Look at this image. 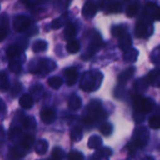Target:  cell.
Returning a JSON list of instances; mask_svg holds the SVG:
<instances>
[{
    "mask_svg": "<svg viewBox=\"0 0 160 160\" xmlns=\"http://www.w3.org/2000/svg\"><path fill=\"white\" fill-rule=\"evenodd\" d=\"M103 80V74L97 71L86 72L80 80V88L85 92H94L99 89Z\"/></svg>",
    "mask_w": 160,
    "mask_h": 160,
    "instance_id": "6da1fadb",
    "label": "cell"
},
{
    "mask_svg": "<svg viewBox=\"0 0 160 160\" xmlns=\"http://www.w3.org/2000/svg\"><path fill=\"white\" fill-rule=\"evenodd\" d=\"M88 116L86 118L87 122H93L94 121L103 120L107 117L106 111L102 108L101 103L97 100L92 101L87 108Z\"/></svg>",
    "mask_w": 160,
    "mask_h": 160,
    "instance_id": "7a4b0ae2",
    "label": "cell"
},
{
    "mask_svg": "<svg viewBox=\"0 0 160 160\" xmlns=\"http://www.w3.org/2000/svg\"><path fill=\"white\" fill-rule=\"evenodd\" d=\"M150 138L149 131L146 127H138L136 129L134 136H133V142L132 145L135 148H140L145 146Z\"/></svg>",
    "mask_w": 160,
    "mask_h": 160,
    "instance_id": "3957f363",
    "label": "cell"
},
{
    "mask_svg": "<svg viewBox=\"0 0 160 160\" xmlns=\"http://www.w3.org/2000/svg\"><path fill=\"white\" fill-rule=\"evenodd\" d=\"M133 105L138 111H141L143 113L151 111L154 107L153 101H152L151 99L142 97V96L135 97L133 101Z\"/></svg>",
    "mask_w": 160,
    "mask_h": 160,
    "instance_id": "277c9868",
    "label": "cell"
},
{
    "mask_svg": "<svg viewBox=\"0 0 160 160\" xmlns=\"http://www.w3.org/2000/svg\"><path fill=\"white\" fill-rule=\"evenodd\" d=\"M31 23L32 21L30 18L25 15H19L13 21V28L17 32H23L31 26Z\"/></svg>",
    "mask_w": 160,
    "mask_h": 160,
    "instance_id": "5b68a950",
    "label": "cell"
},
{
    "mask_svg": "<svg viewBox=\"0 0 160 160\" xmlns=\"http://www.w3.org/2000/svg\"><path fill=\"white\" fill-rule=\"evenodd\" d=\"M54 67H55V64L52 62V60L45 59V58L41 59L33 72L40 73V74H45V73H48L50 71H52Z\"/></svg>",
    "mask_w": 160,
    "mask_h": 160,
    "instance_id": "8992f818",
    "label": "cell"
},
{
    "mask_svg": "<svg viewBox=\"0 0 160 160\" xmlns=\"http://www.w3.org/2000/svg\"><path fill=\"white\" fill-rule=\"evenodd\" d=\"M97 12V6L95 5L94 2L92 1H88L83 7L82 10V14L86 18H92Z\"/></svg>",
    "mask_w": 160,
    "mask_h": 160,
    "instance_id": "52a82bcc",
    "label": "cell"
},
{
    "mask_svg": "<svg viewBox=\"0 0 160 160\" xmlns=\"http://www.w3.org/2000/svg\"><path fill=\"white\" fill-rule=\"evenodd\" d=\"M41 120L45 124H50L56 120V113L50 108H44L41 111Z\"/></svg>",
    "mask_w": 160,
    "mask_h": 160,
    "instance_id": "ba28073f",
    "label": "cell"
},
{
    "mask_svg": "<svg viewBox=\"0 0 160 160\" xmlns=\"http://www.w3.org/2000/svg\"><path fill=\"white\" fill-rule=\"evenodd\" d=\"M64 75H65V79H66V83L68 86H72L75 84V82L77 81V72L75 69L73 68H68L65 70L64 72Z\"/></svg>",
    "mask_w": 160,
    "mask_h": 160,
    "instance_id": "9c48e42d",
    "label": "cell"
},
{
    "mask_svg": "<svg viewBox=\"0 0 160 160\" xmlns=\"http://www.w3.org/2000/svg\"><path fill=\"white\" fill-rule=\"evenodd\" d=\"M119 46L123 52L132 48V39L127 33H124L123 35L119 37Z\"/></svg>",
    "mask_w": 160,
    "mask_h": 160,
    "instance_id": "30bf717a",
    "label": "cell"
},
{
    "mask_svg": "<svg viewBox=\"0 0 160 160\" xmlns=\"http://www.w3.org/2000/svg\"><path fill=\"white\" fill-rule=\"evenodd\" d=\"M48 147H49V144L46 139H40L36 142L34 149H35L36 153L40 155H43L48 151Z\"/></svg>",
    "mask_w": 160,
    "mask_h": 160,
    "instance_id": "8fae6325",
    "label": "cell"
},
{
    "mask_svg": "<svg viewBox=\"0 0 160 160\" xmlns=\"http://www.w3.org/2000/svg\"><path fill=\"white\" fill-rule=\"evenodd\" d=\"M134 72H135V68H134V67H129V68H127L126 70H124L123 72H122L120 73L119 78H118L119 82H120L121 84L126 83V82L128 81V80L133 76Z\"/></svg>",
    "mask_w": 160,
    "mask_h": 160,
    "instance_id": "7c38bea8",
    "label": "cell"
},
{
    "mask_svg": "<svg viewBox=\"0 0 160 160\" xmlns=\"http://www.w3.org/2000/svg\"><path fill=\"white\" fill-rule=\"evenodd\" d=\"M100 46H101V39H100V37H97V38H95V40L90 44V46H89V49H88V51H87V56L85 57V58H91V57H92L96 52H97V50L100 48Z\"/></svg>",
    "mask_w": 160,
    "mask_h": 160,
    "instance_id": "4fadbf2b",
    "label": "cell"
},
{
    "mask_svg": "<svg viewBox=\"0 0 160 160\" xmlns=\"http://www.w3.org/2000/svg\"><path fill=\"white\" fill-rule=\"evenodd\" d=\"M146 11L149 12L152 18L156 21H160V8L153 3H148L146 6Z\"/></svg>",
    "mask_w": 160,
    "mask_h": 160,
    "instance_id": "5bb4252c",
    "label": "cell"
},
{
    "mask_svg": "<svg viewBox=\"0 0 160 160\" xmlns=\"http://www.w3.org/2000/svg\"><path fill=\"white\" fill-rule=\"evenodd\" d=\"M102 144H103L102 138L97 135H93L90 137L88 140V147L90 149H98L102 146Z\"/></svg>",
    "mask_w": 160,
    "mask_h": 160,
    "instance_id": "9a60e30c",
    "label": "cell"
},
{
    "mask_svg": "<svg viewBox=\"0 0 160 160\" xmlns=\"http://www.w3.org/2000/svg\"><path fill=\"white\" fill-rule=\"evenodd\" d=\"M68 106H69V108L71 110H77L81 108L82 106V102H81V99H80L77 95H72L69 99V102H68Z\"/></svg>",
    "mask_w": 160,
    "mask_h": 160,
    "instance_id": "2e32d148",
    "label": "cell"
},
{
    "mask_svg": "<svg viewBox=\"0 0 160 160\" xmlns=\"http://www.w3.org/2000/svg\"><path fill=\"white\" fill-rule=\"evenodd\" d=\"M19 104L20 106L23 108H26V109H29L32 108L33 104H34V101H33V98L28 95V94H24L20 100H19Z\"/></svg>",
    "mask_w": 160,
    "mask_h": 160,
    "instance_id": "e0dca14e",
    "label": "cell"
},
{
    "mask_svg": "<svg viewBox=\"0 0 160 160\" xmlns=\"http://www.w3.org/2000/svg\"><path fill=\"white\" fill-rule=\"evenodd\" d=\"M10 89V81L6 72H0V90L6 92Z\"/></svg>",
    "mask_w": 160,
    "mask_h": 160,
    "instance_id": "ac0fdd59",
    "label": "cell"
},
{
    "mask_svg": "<svg viewBox=\"0 0 160 160\" xmlns=\"http://www.w3.org/2000/svg\"><path fill=\"white\" fill-rule=\"evenodd\" d=\"M148 30L147 24L144 21H138L136 26V35L139 38H143L146 36Z\"/></svg>",
    "mask_w": 160,
    "mask_h": 160,
    "instance_id": "d6986e66",
    "label": "cell"
},
{
    "mask_svg": "<svg viewBox=\"0 0 160 160\" xmlns=\"http://www.w3.org/2000/svg\"><path fill=\"white\" fill-rule=\"evenodd\" d=\"M138 57V51L135 48H130L129 50L124 52L123 59L127 62H135Z\"/></svg>",
    "mask_w": 160,
    "mask_h": 160,
    "instance_id": "ffe728a7",
    "label": "cell"
},
{
    "mask_svg": "<svg viewBox=\"0 0 160 160\" xmlns=\"http://www.w3.org/2000/svg\"><path fill=\"white\" fill-rule=\"evenodd\" d=\"M83 138V130L81 127L75 126L71 130V139L74 142H78Z\"/></svg>",
    "mask_w": 160,
    "mask_h": 160,
    "instance_id": "44dd1931",
    "label": "cell"
},
{
    "mask_svg": "<svg viewBox=\"0 0 160 160\" xmlns=\"http://www.w3.org/2000/svg\"><path fill=\"white\" fill-rule=\"evenodd\" d=\"M34 136L32 135H26L25 137L22 138L21 141H20V145H22L25 149H27L28 151H29V149L34 145Z\"/></svg>",
    "mask_w": 160,
    "mask_h": 160,
    "instance_id": "7402d4cb",
    "label": "cell"
},
{
    "mask_svg": "<svg viewBox=\"0 0 160 160\" xmlns=\"http://www.w3.org/2000/svg\"><path fill=\"white\" fill-rule=\"evenodd\" d=\"M47 82H48V85L52 89H54V90H58L61 87L62 83H63L62 79L60 77H58V76H52V77H50L48 79Z\"/></svg>",
    "mask_w": 160,
    "mask_h": 160,
    "instance_id": "603a6c76",
    "label": "cell"
},
{
    "mask_svg": "<svg viewBox=\"0 0 160 160\" xmlns=\"http://www.w3.org/2000/svg\"><path fill=\"white\" fill-rule=\"evenodd\" d=\"M76 34V28L72 24H68L64 30V37L66 40H72Z\"/></svg>",
    "mask_w": 160,
    "mask_h": 160,
    "instance_id": "cb8c5ba5",
    "label": "cell"
},
{
    "mask_svg": "<svg viewBox=\"0 0 160 160\" xmlns=\"http://www.w3.org/2000/svg\"><path fill=\"white\" fill-rule=\"evenodd\" d=\"M47 49V42L45 41H42V40H39V41H36L34 43H33V47H32V50L35 52V53H40V52H43Z\"/></svg>",
    "mask_w": 160,
    "mask_h": 160,
    "instance_id": "d4e9b609",
    "label": "cell"
},
{
    "mask_svg": "<svg viewBox=\"0 0 160 160\" xmlns=\"http://www.w3.org/2000/svg\"><path fill=\"white\" fill-rule=\"evenodd\" d=\"M66 49L69 53L74 54L79 51L80 49V43L77 41H70L66 46Z\"/></svg>",
    "mask_w": 160,
    "mask_h": 160,
    "instance_id": "484cf974",
    "label": "cell"
},
{
    "mask_svg": "<svg viewBox=\"0 0 160 160\" xmlns=\"http://www.w3.org/2000/svg\"><path fill=\"white\" fill-rule=\"evenodd\" d=\"M19 54H20V48L17 45H11L7 49V56L12 59L17 58Z\"/></svg>",
    "mask_w": 160,
    "mask_h": 160,
    "instance_id": "4316f807",
    "label": "cell"
},
{
    "mask_svg": "<svg viewBox=\"0 0 160 160\" xmlns=\"http://www.w3.org/2000/svg\"><path fill=\"white\" fill-rule=\"evenodd\" d=\"M160 80V69L159 70H155V71H152L151 72L148 76H147V80H148V82L149 83H155L157 82V80Z\"/></svg>",
    "mask_w": 160,
    "mask_h": 160,
    "instance_id": "83f0119b",
    "label": "cell"
},
{
    "mask_svg": "<svg viewBox=\"0 0 160 160\" xmlns=\"http://www.w3.org/2000/svg\"><path fill=\"white\" fill-rule=\"evenodd\" d=\"M100 131H101V133H102L103 135H105V136H109V135H111V133H112V131H113V126H112V124L109 123V122H105V123H103V124L101 125Z\"/></svg>",
    "mask_w": 160,
    "mask_h": 160,
    "instance_id": "f1b7e54d",
    "label": "cell"
},
{
    "mask_svg": "<svg viewBox=\"0 0 160 160\" xmlns=\"http://www.w3.org/2000/svg\"><path fill=\"white\" fill-rule=\"evenodd\" d=\"M64 155H65L64 151L59 147H56L52 151V156L55 160H61L64 157Z\"/></svg>",
    "mask_w": 160,
    "mask_h": 160,
    "instance_id": "f546056e",
    "label": "cell"
},
{
    "mask_svg": "<svg viewBox=\"0 0 160 160\" xmlns=\"http://www.w3.org/2000/svg\"><path fill=\"white\" fill-rule=\"evenodd\" d=\"M149 125L152 129H159L160 128V117L152 116L149 120Z\"/></svg>",
    "mask_w": 160,
    "mask_h": 160,
    "instance_id": "4dcf8cb0",
    "label": "cell"
},
{
    "mask_svg": "<svg viewBox=\"0 0 160 160\" xmlns=\"http://www.w3.org/2000/svg\"><path fill=\"white\" fill-rule=\"evenodd\" d=\"M125 31H126V29H125L124 26H117L112 28V35L119 38L122 35H123L124 33H126Z\"/></svg>",
    "mask_w": 160,
    "mask_h": 160,
    "instance_id": "1f68e13d",
    "label": "cell"
},
{
    "mask_svg": "<svg viewBox=\"0 0 160 160\" xmlns=\"http://www.w3.org/2000/svg\"><path fill=\"white\" fill-rule=\"evenodd\" d=\"M69 160H84L83 153L78 151H72L68 155Z\"/></svg>",
    "mask_w": 160,
    "mask_h": 160,
    "instance_id": "d6a6232c",
    "label": "cell"
},
{
    "mask_svg": "<svg viewBox=\"0 0 160 160\" xmlns=\"http://www.w3.org/2000/svg\"><path fill=\"white\" fill-rule=\"evenodd\" d=\"M21 135V129L17 126L12 127L10 132H9V137L12 140L16 139L17 138H19V136Z\"/></svg>",
    "mask_w": 160,
    "mask_h": 160,
    "instance_id": "836d02e7",
    "label": "cell"
},
{
    "mask_svg": "<svg viewBox=\"0 0 160 160\" xmlns=\"http://www.w3.org/2000/svg\"><path fill=\"white\" fill-rule=\"evenodd\" d=\"M23 126L25 128H33L36 126V122L32 117H26L23 120Z\"/></svg>",
    "mask_w": 160,
    "mask_h": 160,
    "instance_id": "e575fe53",
    "label": "cell"
},
{
    "mask_svg": "<svg viewBox=\"0 0 160 160\" xmlns=\"http://www.w3.org/2000/svg\"><path fill=\"white\" fill-rule=\"evenodd\" d=\"M9 68H10V70L12 71V72H15V73H19L20 72H21V70H22V66H21V64L19 63V62H17V61H11L10 62V64H9Z\"/></svg>",
    "mask_w": 160,
    "mask_h": 160,
    "instance_id": "d590c367",
    "label": "cell"
},
{
    "mask_svg": "<svg viewBox=\"0 0 160 160\" xmlns=\"http://www.w3.org/2000/svg\"><path fill=\"white\" fill-rule=\"evenodd\" d=\"M137 12H138V6L137 5H130L126 9V15L128 17H133L136 15Z\"/></svg>",
    "mask_w": 160,
    "mask_h": 160,
    "instance_id": "8d00e7d4",
    "label": "cell"
},
{
    "mask_svg": "<svg viewBox=\"0 0 160 160\" xmlns=\"http://www.w3.org/2000/svg\"><path fill=\"white\" fill-rule=\"evenodd\" d=\"M134 120H135V122H138V123L142 122L145 120V115H144V113L141 112V111H138V110H137V112L134 114Z\"/></svg>",
    "mask_w": 160,
    "mask_h": 160,
    "instance_id": "74e56055",
    "label": "cell"
},
{
    "mask_svg": "<svg viewBox=\"0 0 160 160\" xmlns=\"http://www.w3.org/2000/svg\"><path fill=\"white\" fill-rule=\"evenodd\" d=\"M8 27L6 26H1L0 27V42L2 41H4V39L7 37V34H8Z\"/></svg>",
    "mask_w": 160,
    "mask_h": 160,
    "instance_id": "f35d334b",
    "label": "cell"
},
{
    "mask_svg": "<svg viewBox=\"0 0 160 160\" xmlns=\"http://www.w3.org/2000/svg\"><path fill=\"white\" fill-rule=\"evenodd\" d=\"M62 25H63L62 20L60 18H58V19H55L52 22V25L51 26H52V28L53 29H58V28H60L62 27Z\"/></svg>",
    "mask_w": 160,
    "mask_h": 160,
    "instance_id": "ab89813d",
    "label": "cell"
},
{
    "mask_svg": "<svg viewBox=\"0 0 160 160\" xmlns=\"http://www.w3.org/2000/svg\"><path fill=\"white\" fill-rule=\"evenodd\" d=\"M110 11L111 12H119L121 11V5L118 2H114L110 6Z\"/></svg>",
    "mask_w": 160,
    "mask_h": 160,
    "instance_id": "60d3db41",
    "label": "cell"
},
{
    "mask_svg": "<svg viewBox=\"0 0 160 160\" xmlns=\"http://www.w3.org/2000/svg\"><path fill=\"white\" fill-rule=\"evenodd\" d=\"M103 157H104V156H103L101 151H98V152H96L93 154V156L92 157V160H102Z\"/></svg>",
    "mask_w": 160,
    "mask_h": 160,
    "instance_id": "b9f144b4",
    "label": "cell"
},
{
    "mask_svg": "<svg viewBox=\"0 0 160 160\" xmlns=\"http://www.w3.org/2000/svg\"><path fill=\"white\" fill-rule=\"evenodd\" d=\"M21 89H22V87L20 86V85H16L15 86V88H13V92H12V94L14 95V96H16L18 93H19V92L21 91Z\"/></svg>",
    "mask_w": 160,
    "mask_h": 160,
    "instance_id": "7bdbcfd3",
    "label": "cell"
},
{
    "mask_svg": "<svg viewBox=\"0 0 160 160\" xmlns=\"http://www.w3.org/2000/svg\"><path fill=\"white\" fill-rule=\"evenodd\" d=\"M6 108V106H5V104L3 103V101L0 99V111H3L4 109Z\"/></svg>",
    "mask_w": 160,
    "mask_h": 160,
    "instance_id": "ee69618b",
    "label": "cell"
},
{
    "mask_svg": "<svg viewBox=\"0 0 160 160\" xmlns=\"http://www.w3.org/2000/svg\"><path fill=\"white\" fill-rule=\"evenodd\" d=\"M47 1H48V0H35V3H37V4H42V3H45Z\"/></svg>",
    "mask_w": 160,
    "mask_h": 160,
    "instance_id": "f6af8a7d",
    "label": "cell"
},
{
    "mask_svg": "<svg viewBox=\"0 0 160 160\" xmlns=\"http://www.w3.org/2000/svg\"><path fill=\"white\" fill-rule=\"evenodd\" d=\"M142 160H154V159H153V157H152V156H145Z\"/></svg>",
    "mask_w": 160,
    "mask_h": 160,
    "instance_id": "bcb514c9",
    "label": "cell"
},
{
    "mask_svg": "<svg viewBox=\"0 0 160 160\" xmlns=\"http://www.w3.org/2000/svg\"><path fill=\"white\" fill-rule=\"evenodd\" d=\"M26 1H27V0H26Z\"/></svg>",
    "mask_w": 160,
    "mask_h": 160,
    "instance_id": "7dc6e473",
    "label": "cell"
},
{
    "mask_svg": "<svg viewBox=\"0 0 160 160\" xmlns=\"http://www.w3.org/2000/svg\"><path fill=\"white\" fill-rule=\"evenodd\" d=\"M54 160H55V159H54Z\"/></svg>",
    "mask_w": 160,
    "mask_h": 160,
    "instance_id": "c3c4849f",
    "label": "cell"
}]
</instances>
